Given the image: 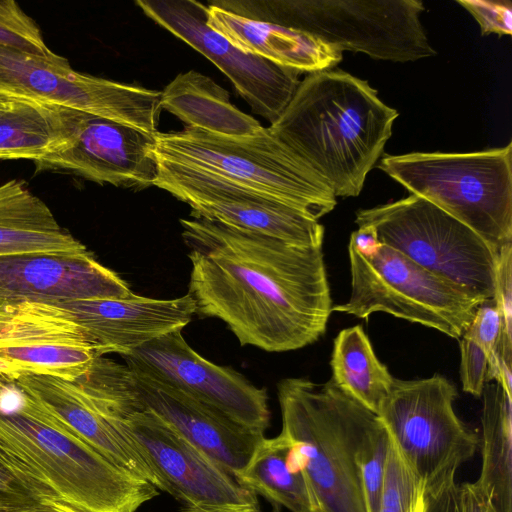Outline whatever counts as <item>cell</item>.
<instances>
[{"instance_id":"obj_1","label":"cell","mask_w":512,"mask_h":512,"mask_svg":"<svg viewBox=\"0 0 512 512\" xmlns=\"http://www.w3.org/2000/svg\"><path fill=\"white\" fill-rule=\"evenodd\" d=\"M196 313L268 352L317 341L332 312L322 246L296 245L200 217L180 219Z\"/></svg>"},{"instance_id":"obj_2","label":"cell","mask_w":512,"mask_h":512,"mask_svg":"<svg viewBox=\"0 0 512 512\" xmlns=\"http://www.w3.org/2000/svg\"><path fill=\"white\" fill-rule=\"evenodd\" d=\"M399 113L376 89L342 70L307 74L269 129L337 197H356L392 135Z\"/></svg>"},{"instance_id":"obj_3","label":"cell","mask_w":512,"mask_h":512,"mask_svg":"<svg viewBox=\"0 0 512 512\" xmlns=\"http://www.w3.org/2000/svg\"><path fill=\"white\" fill-rule=\"evenodd\" d=\"M290 459L304 476L313 512H367L358 455L379 417L332 379L286 378L277 385Z\"/></svg>"},{"instance_id":"obj_4","label":"cell","mask_w":512,"mask_h":512,"mask_svg":"<svg viewBox=\"0 0 512 512\" xmlns=\"http://www.w3.org/2000/svg\"><path fill=\"white\" fill-rule=\"evenodd\" d=\"M0 451L83 512H136L158 495L151 483L42 416L20 395L15 409L0 408Z\"/></svg>"},{"instance_id":"obj_5","label":"cell","mask_w":512,"mask_h":512,"mask_svg":"<svg viewBox=\"0 0 512 512\" xmlns=\"http://www.w3.org/2000/svg\"><path fill=\"white\" fill-rule=\"evenodd\" d=\"M378 167L474 231L495 255L512 244V142L476 152L384 155Z\"/></svg>"},{"instance_id":"obj_6","label":"cell","mask_w":512,"mask_h":512,"mask_svg":"<svg viewBox=\"0 0 512 512\" xmlns=\"http://www.w3.org/2000/svg\"><path fill=\"white\" fill-rule=\"evenodd\" d=\"M235 14L314 35L340 51L373 59L414 62L432 57L420 20V0H273L216 1Z\"/></svg>"},{"instance_id":"obj_7","label":"cell","mask_w":512,"mask_h":512,"mask_svg":"<svg viewBox=\"0 0 512 512\" xmlns=\"http://www.w3.org/2000/svg\"><path fill=\"white\" fill-rule=\"evenodd\" d=\"M155 139L158 158L237 182L315 220L337 204L330 186L269 127L241 137L185 127Z\"/></svg>"},{"instance_id":"obj_8","label":"cell","mask_w":512,"mask_h":512,"mask_svg":"<svg viewBox=\"0 0 512 512\" xmlns=\"http://www.w3.org/2000/svg\"><path fill=\"white\" fill-rule=\"evenodd\" d=\"M355 223L472 298H493L496 255L474 231L429 201L411 194L360 209Z\"/></svg>"},{"instance_id":"obj_9","label":"cell","mask_w":512,"mask_h":512,"mask_svg":"<svg viewBox=\"0 0 512 512\" xmlns=\"http://www.w3.org/2000/svg\"><path fill=\"white\" fill-rule=\"evenodd\" d=\"M349 260L351 294L332 311L358 318L385 312L459 340L483 303L380 242L365 252L349 245Z\"/></svg>"},{"instance_id":"obj_10","label":"cell","mask_w":512,"mask_h":512,"mask_svg":"<svg viewBox=\"0 0 512 512\" xmlns=\"http://www.w3.org/2000/svg\"><path fill=\"white\" fill-rule=\"evenodd\" d=\"M453 383L440 374L393 380L377 416L412 472L432 487L472 458L478 436L457 416Z\"/></svg>"},{"instance_id":"obj_11","label":"cell","mask_w":512,"mask_h":512,"mask_svg":"<svg viewBox=\"0 0 512 512\" xmlns=\"http://www.w3.org/2000/svg\"><path fill=\"white\" fill-rule=\"evenodd\" d=\"M0 95L33 99L158 132L161 92L74 70L54 52L0 46Z\"/></svg>"},{"instance_id":"obj_12","label":"cell","mask_w":512,"mask_h":512,"mask_svg":"<svg viewBox=\"0 0 512 512\" xmlns=\"http://www.w3.org/2000/svg\"><path fill=\"white\" fill-rule=\"evenodd\" d=\"M120 423L182 512L260 509L254 492L151 411L135 406Z\"/></svg>"},{"instance_id":"obj_13","label":"cell","mask_w":512,"mask_h":512,"mask_svg":"<svg viewBox=\"0 0 512 512\" xmlns=\"http://www.w3.org/2000/svg\"><path fill=\"white\" fill-rule=\"evenodd\" d=\"M158 162L153 186L188 204L192 217L296 245L322 246L324 226L305 213L213 173L160 158Z\"/></svg>"},{"instance_id":"obj_14","label":"cell","mask_w":512,"mask_h":512,"mask_svg":"<svg viewBox=\"0 0 512 512\" xmlns=\"http://www.w3.org/2000/svg\"><path fill=\"white\" fill-rule=\"evenodd\" d=\"M156 24L213 62L251 111L273 124L293 97L300 72L246 53L208 24V6L194 0H137Z\"/></svg>"},{"instance_id":"obj_15","label":"cell","mask_w":512,"mask_h":512,"mask_svg":"<svg viewBox=\"0 0 512 512\" xmlns=\"http://www.w3.org/2000/svg\"><path fill=\"white\" fill-rule=\"evenodd\" d=\"M181 331L165 334L123 355L126 366L264 433L270 423L266 389L256 387L230 367L203 358L187 344Z\"/></svg>"},{"instance_id":"obj_16","label":"cell","mask_w":512,"mask_h":512,"mask_svg":"<svg viewBox=\"0 0 512 512\" xmlns=\"http://www.w3.org/2000/svg\"><path fill=\"white\" fill-rule=\"evenodd\" d=\"M11 385L42 416L83 440L118 467L163 491L162 482L123 429L120 411L74 380L24 376Z\"/></svg>"},{"instance_id":"obj_17","label":"cell","mask_w":512,"mask_h":512,"mask_svg":"<svg viewBox=\"0 0 512 512\" xmlns=\"http://www.w3.org/2000/svg\"><path fill=\"white\" fill-rule=\"evenodd\" d=\"M155 135L82 112L71 143L34 163L40 172L74 174L99 184L153 186L159 169Z\"/></svg>"},{"instance_id":"obj_18","label":"cell","mask_w":512,"mask_h":512,"mask_svg":"<svg viewBox=\"0 0 512 512\" xmlns=\"http://www.w3.org/2000/svg\"><path fill=\"white\" fill-rule=\"evenodd\" d=\"M95 351L81 328L51 304L26 303L20 318L0 333V388L29 375L74 380Z\"/></svg>"},{"instance_id":"obj_19","label":"cell","mask_w":512,"mask_h":512,"mask_svg":"<svg viewBox=\"0 0 512 512\" xmlns=\"http://www.w3.org/2000/svg\"><path fill=\"white\" fill-rule=\"evenodd\" d=\"M132 291L87 250L23 252L0 256V302L56 304L125 298Z\"/></svg>"},{"instance_id":"obj_20","label":"cell","mask_w":512,"mask_h":512,"mask_svg":"<svg viewBox=\"0 0 512 512\" xmlns=\"http://www.w3.org/2000/svg\"><path fill=\"white\" fill-rule=\"evenodd\" d=\"M84 333L97 357L107 353L121 356L147 342L182 330L196 313V304L187 293L175 299H154L135 295L60 302Z\"/></svg>"},{"instance_id":"obj_21","label":"cell","mask_w":512,"mask_h":512,"mask_svg":"<svg viewBox=\"0 0 512 512\" xmlns=\"http://www.w3.org/2000/svg\"><path fill=\"white\" fill-rule=\"evenodd\" d=\"M130 374L137 407L157 415L235 479L243 472L264 433L172 386L131 370Z\"/></svg>"},{"instance_id":"obj_22","label":"cell","mask_w":512,"mask_h":512,"mask_svg":"<svg viewBox=\"0 0 512 512\" xmlns=\"http://www.w3.org/2000/svg\"><path fill=\"white\" fill-rule=\"evenodd\" d=\"M208 24L240 50L300 73L333 69L343 58L337 47L305 31L244 17L211 3Z\"/></svg>"},{"instance_id":"obj_23","label":"cell","mask_w":512,"mask_h":512,"mask_svg":"<svg viewBox=\"0 0 512 512\" xmlns=\"http://www.w3.org/2000/svg\"><path fill=\"white\" fill-rule=\"evenodd\" d=\"M81 111L33 99L0 95V160H31L65 149Z\"/></svg>"},{"instance_id":"obj_24","label":"cell","mask_w":512,"mask_h":512,"mask_svg":"<svg viewBox=\"0 0 512 512\" xmlns=\"http://www.w3.org/2000/svg\"><path fill=\"white\" fill-rule=\"evenodd\" d=\"M88 249L63 228L22 180L0 185V256L23 252L82 253Z\"/></svg>"},{"instance_id":"obj_25","label":"cell","mask_w":512,"mask_h":512,"mask_svg":"<svg viewBox=\"0 0 512 512\" xmlns=\"http://www.w3.org/2000/svg\"><path fill=\"white\" fill-rule=\"evenodd\" d=\"M160 106L181 120L185 127L217 135L249 136L263 127L232 104L228 91L193 70L179 73L165 86Z\"/></svg>"},{"instance_id":"obj_26","label":"cell","mask_w":512,"mask_h":512,"mask_svg":"<svg viewBox=\"0 0 512 512\" xmlns=\"http://www.w3.org/2000/svg\"><path fill=\"white\" fill-rule=\"evenodd\" d=\"M482 395V466L474 483L496 512H512V397L497 382Z\"/></svg>"},{"instance_id":"obj_27","label":"cell","mask_w":512,"mask_h":512,"mask_svg":"<svg viewBox=\"0 0 512 512\" xmlns=\"http://www.w3.org/2000/svg\"><path fill=\"white\" fill-rule=\"evenodd\" d=\"M236 480L273 506L291 512H313V504L304 476L290 459V442L279 434L263 438L243 472Z\"/></svg>"},{"instance_id":"obj_28","label":"cell","mask_w":512,"mask_h":512,"mask_svg":"<svg viewBox=\"0 0 512 512\" xmlns=\"http://www.w3.org/2000/svg\"><path fill=\"white\" fill-rule=\"evenodd\" d=\"M330 364L334 383L377 415L394 378L377 358L361 325L339 332Z\"/></svg>"},{"instance_id":"obj_29","label":"cell","mask_w":512,"mask_h":512,"mask_svg":"<svg viewBox=\"0 0 512 512\" xmlns=\"http://www.w3.org/2000/svg\"><path fill=\"white\" fill-rule=\"evenodd\" d=\"M59 504L67 503L51 487L0 451V512H21Z\"/></svg>"},{"instance_id":"obj_30","label":"cell","mask_w":512,"mask_h":512,"mask_svg":"<svg viewBox=\"0 0 512 512\" xmlns=\"http://www.w3.org/2000/svg\"><path fill=\"white\" fill-rule=\"evenodd\" d=\"M425 510V486L408 467L389 438L378 512Z\"/></svg>"},{"instance_id":"obj_31","label":"cell","mask_w":512,"mask_h":512,"mask_svg":"<svg viewBox=\"0 0 512 512\" xmlns=\"http://www.w3.org/2000/svg\"><path fill=\"white\" fill-rule=\"evenodd\" d=\"M388 443L389 435L380 420L368 436L358 455L367 512H378Z\"/></svg>"},{"instance_id":"obj_32","label":"cell","mask_w":512,"mask_h":512,"mask_svg":"<svg viewBox=\"0 0 512 512\" xmlns=\"http://www.w3.org/2000/svg\"><path fill=\"white\" fill-rule=\"evenodd\" d=\"M0 46L51 55L41 29L14 0H0Z\"/></svg>"},{"instance_id":"obj_33","label":"cell","mask_w":512,"mask_h":512,"mask_svg":"<svg viewBox=\"0 0 512 512\" xmlns=\"http://www.w3.org/2000/svg\"><path fill=\"white\" fill-rule=\"evenodd\" d=\"M503 324L502 355L512 356V244L496 255L494 296Z\"/></svg>"},{"instance_id":"obj_34","label":"cell","mask_w":512,"mask_h":512,"mask_svg":"<svg viewBox=\"0 0 512 512\" xmlns=\"http://www.w3.org/2000/svg\"><path fill=\"white\" fill-rule=\"evenodd\" d=\"M462 337L476 343L487 355V360L495 353L502 352V318L493 299H488L477 307Z\"/></svg>"},{"instance_id":"obj_35","label":"cell","mask_w":512,"mask_h":512,"mask_svg":"<svg viewBox=\"0 0 512 512\" xmlns=\"http://www.w3.org/2000/svg\"><path fill=\"white\" fill-rule=\"evenodd\" d=\"M478 22L482 35H511L512 3L509 0H457Z\"/></svg>"},{"instance_id":"obj_36","label":"cell","mask_w":512,"mask_h":512,"mask_svg":"<svg viewBox=\"0 0 512 512\" xmlns=\"http://www.w3.org/2000/svg\"><path fill=\"white\" fill-rule=\"evenodd\" d=\"M460 344V377L465 392L476 397L482 396L487 373V355L473 341L461 337Z\"/></svg>"},{"instance_id":"obj_37","label":"cell","mask_w":512,"mask_h":512,"mask_svg":"<svg viewBox=\"0 0 512 512\" xmlns=\"http://www.w3.org/2000/svg\"><path fill=\"white\" fill-rule=\"evenodd\" d=\"M449 475L426 490L425 512H461L459 484Z\"/></svg>"},{"instance_id":"obj_38","label":"cell","mask_w":512,"mask_h":512,"mask_svg":"<svg viewBox=\"0 0 512 512\" xmlns=\"http://www.w3.org/2000/svg\"><path fill=\"white\" fill-rule=\"evenodd\" d=\"M461 512H496L489 498L473 482L459 484Z\"/></svg>"},{"instance_id":"obj_39","label":"cell","mask_w":512,"mask_h":512,"mask_svg":"<svg viewBox=\"0 0 512 512\" xmlns=\"http://www.w3.org/2000/svg\"><path fill=\"white\" fill-rule=\"evenodd\" d=\"M26 303L0 302V333L14 324L22 315Z\"/></svg>"},{"instance_id":"obj_40","label":"cell","mask_w":512,"mask_h":512,"mask_svg":"<svg viewBox=\"0 0 512 512\" xmlns=\"http://www.w3.org/2000/svg\"><path fill=\"white\" fill-rule=\"evenodd\" d=\"M21 512H83L80 511L70 505L67 504H59V505H52V506H46L42 508H36Z\"/></svg>"},{"instance_id":"obj_41","label":"cell","mask_w":512,"mask_h":512,"mask_svg":"<svg viewBox=\"0 0 512 512\" xmlns=\"http://www.w3.org/2000/svg\"><path fill=\"white\" fill-rule=\"evenodd\" d=\"M253 512H260V509H259V510H256V511H253Z\"/></svg>"},{"instance_id":"obj_42","label":"cell","mask_w":512,"mask_h":512,"mask_svg":"<svg viewBox=\"0 0 512 512\" xmlns=\"http://www.w3.org/2000/svg\"><path fill=\"white\" fill-rule=\"evenodd\" d=\"M255 511H256V510H255ZM251 512H253V511H251Z\"/></svg>"}]
</instances>
